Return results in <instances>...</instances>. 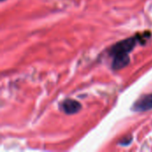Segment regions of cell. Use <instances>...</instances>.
Masks as SVG:
<instances>
[{
    "label": "cell",
    "instance_id": "6da1fadb",
    "mask_svg": "<svg viewBox=\"0 0 152 152\" xmlns=\"http://www.w3.org/2000/svg\"><path fill=\"white\" fill-rule=\"evenodd\" d=\"M150 37L151 32L136 34L132 37L124 39L113 45L109 51V54L112 57V69L118 70L127 66L130 62L129 53L134 50L137 43L144 44Z\"/></svg>",
    "mask_w": 152,
    "mask_h": 152
},
{
    "label": "cell",
    "instance_id": "7a4b0ae2",
    "mask_svg": "<svg viewBox=\"0 0 152 152\" xmlns=\"http://www.w3.org/2000/svg\"><path fill=\"white\" fill-rule=\"evenodd\" d=\"M152 110V94L140 97L132 106V110L136 112H143Z\"/></svg>",
    "mask_w": 152,
    "mask_h": 152
},
{
    "label": "cell",
    "instance_id": "3957f363",
    "mask_svg": "<svg viewBox=\"0 0 152 152\" xmlns=\"http://www.w3.org/2000/svg\"><path fill=\"white\" fill-rule=\"evenodd\" d=\"M81 108V103L73 99H65L60 104V109L67 115H74L80 111Z\"/></svg>",
    "mask_w": 152,
    "mask_h": 152
},
{
    "label": "cell",
    "instance_id": "277c9868",
    "mask_svg": "<svg viewBox=\"0 0 152 152\" xmlns=\"http://www.w3.org/2000/svg\"><path fill=\"white\" fill-rule=\"evenodd\" d=\"M132 141H133L132 136H130V137H126L125 140H123V141H121V142H119V144H121L122 146H127V145H129V144L132 142Z\"/></svg>",
    "mask_w": 152,
    "mask_h": 152
},
{
    "label": "cell",
    "instance_id": "5b68a950",
    "mask_svg": "<svg viewBox=\"0 0 152 152\" xmlns=\"http://www.w3.org/2000/svg\"><path fill=\"white\" fill-rule=\"evenodd\" d=\"M1 1H4V0H1Z\"/></svg>",
    "mask_w": 152,
    "mask_h": 152
}]
</instances>
